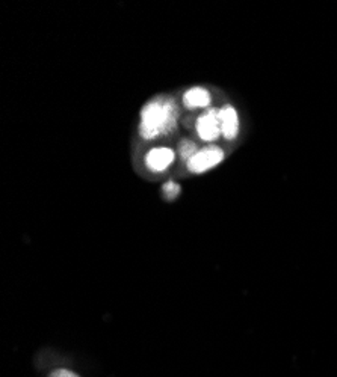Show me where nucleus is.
<instances>
[{
	"label": "nucleus",
	"mask_w": 337,
	"mask_h": 377,
	"mask_svg": "<svg viewBox=\"0 0 337 377\" xmlns=\"http://www.w3.org/2000/svg\"><path fill=\"white\" fill-rule=\"evenodd\" d=\"M180 154H181L183 159L189 160L195 154V145L192 143V142H189V141L181 142L180 143Z\"/></svg>",
	"instance_id": "nucleus-7"
},
{
	"label": "nucleus",
	"mask_w": 337,
	"mask_h": 377,
	"mask_svg": "<svg viewBox=\"0 0 337 377\" xmlns=\"http://www.w3.org/2000/svg\"><path fill=\"white\" fill-rule=\"evenodd\" d=\"M163 192H165V195L168 199L176 198L180 193V186L176 185V183H167L165 186H163Z\"/></svg>",
	"instance_id": "nucleus-8"
},
{
	"label": "nucleus",
	"mask_w": 337,
	"mask_h": 377,
	"mask_svg": "<svg viewBox=\"0 0 337 377\" xmlns=\"http://www.w3.org/2000/svg\"><path fill=\"white\" fill-rule=\"evenodd\" d=\"M224 159V152L219 148H207L203 151H197L194 156L188 160V168L192 172H205L214 166L219 165Z\"/></svg>",
	"instance_id": "nucleus-2"
},
{
	"label": "nucleus",
	"mask_w": 337,
	"mask_h": 377,
	"mask_svg": "<svg viewBox=\"0 0 337 377\" xmlns=\"http://www.w3.org/2000/svg\"><path fill=\"white\" fill-rule=\"evenodd\" d=\"M209 103H210V95L203 88L189 90L185 95H183V104H185L188 109L206 108Z\"/></svg>",
	"instance_id": "nucleus-6"
},
{
	"label": "nucleus",
	"mask_w": 337,
	"mask_h": 377,
	"mask_svg": "<svg viewBox=\"0 0 337 377\" xmlns=\"http://www.w3.org/2000/svg\"><path fill=\"white\" fill-rule=\"evenodd\" d=\"M49 377H79L78 374H74L73 371H70V370H64V369H61V370H55Z\"/></svg>",
	"instance_id": "nucleus-9"
},
{
	"label": "nucleus",
	"mask_w": 337,
	"mask_h": 377,
	"mask_svg": "<svg viewBox=\"0 0 337 377\" xmlns=\"http://www.w3.org/2000/svg\"><path fill=\"white\" fill-rule=\"evenodd\" d=\"M197 133L201 139L205 141H214L219 136L221 125L218 120V111L209 112L203 117H200L197 121Z\"/></svg>",
	"instance_id": "nucleus-4"
},
{
	"label": "nucleus",
	"mask_w": 337,
	"mask_h": 377,
	"mask_svg": "<svg viewBox=\"0 0 337 377\" xmlns=\"http://www.w3.org/2000/svg\"><path fill=\"white\" fill-rule=\"evenodd\" d=\"M218 120L221 125V133H223L227 139L236 138L239 130V120L236 111L230 108V106H226V108L218 111Z\"/></svg>",
	"instance_id": "nucleus-5"
},
{
	"label": "nucleus",
	"mask_w": 337,
	"mask_h": 377,
	"mask_svg": "<svg viewBox=\"0 0 337 377\" xmlns=\"http://www.w3.org/2000/svg\"><path fill=\"white\" fill-rule=\"evenodd\" d=\"M177 112L174 104L165 101H151L141 113V134L146 139L158 138L159 134L170 131L176 125Z\"/></svg>",
	"instance_id": "nucleus-1"
},
{
	"label": "nucleus",
	"mask_w": 337,
	"mask_h": 377,
	"mask_svg": "<svg viewBox=\"0 0 337 377\" xmlns=\"http://www.w3.org/2000/svg\"><path fill=\"white\" fill-rule=\"evenodd\" d=\"M172 162H174V151L165 147L150 150L146 157V165L153 172L165 171L171 166Z\"/></svg>",
	"instance_id": "nucleus-3"
}]
</instances>
